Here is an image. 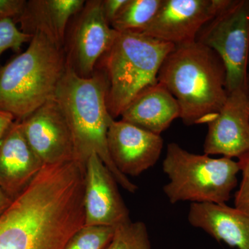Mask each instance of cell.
<instances>
[{
	"label": "cell",
	"mask_w": 249,
	"mask_h": 249,
	"mask_svg": "<svg viewBox=\"0 0 249 249\" xmlns=\"http://www.w3.org/2000/svg\"><path fill=\"white\" fill-rule=\"evenodd\" d=\"M157 80L178 101L180 119L186 125L207 124L227 99L222 59L197 41L175 46L162 64Z\"/></svg>",
	"instance_id": "2"
},
{
	"label": "cell",
	"mask_w": 249,
	"mask_h": 249,
	"mask_svg": "<svg viewBox=\"0 0 249 249\" xmlns=\"http://www.w3.org/2000/svg\"><path fill=\"white\" fill-rule=\"evenodd\" d=\"M229 0H163L151 24L142 34L175 46L196 41L206 23Z\"/></svg>",
	"instance_id": "10"
},
{
	"label": "cell",
	"mask_w": 249,
	"mask_h": 249,
	"mask_svg": "<svg viewBox=\"0 0 249 249\" xmlns=\"http://www.w3.org/2000/svg\"><path fill=\"white\" fill-rule=\"evenodd\" d=\"M115 178L96 154L85 165V226L117 227L130 221Z\"/></svg>",
	"instance_id": "11"
},
{
	"label": "cell",
	"mask_w": 249,
	"mask_h": 249,
	"mask_svg": "<svg viewBox=\"0 0 249 249\" xmlns=\"http://www.w3.org/2000/svg\"><path fill=\"white\" fill-rule=\"evenodd\" d=\"M84 0H29L16 24L27 35L42 34L63 48L69 24L84 6Z\"/></svg>",
	"instance_id": "16"
},
{
	"label": "cell",
	"mask_w": 249,
	"mask_h": 249,
	"mask_svg": "<svg viewBox=\"0 0 249 249\" xmlns=\"http://www.w3.org/2000/svg\"><path fill=\"white\" fill-rule=\"evenodd\" d=\"M27 3L26 0H0V22L12 19L16 23Z\"/></svg>",
	"instance_id": "23"
},
{
	"label": "cell",
	"mask_w": 249,
	"mask_h": 249,
	"mask_svg": "<svg viewBox=\"0 0 249 249\" xmlns=\"http://www.w3.org/2000/svg\"><path fill=\"white\" fill-rule=\"evenodd\" d=\"M13 201L14 200L0 187V215L9 207Z\"/></svg>",
	"instance_id": "26"
},
{
	"label": "cell",
	"mask_w": 249,
	"mask_h": 249,
	"mask_svg": "<svg viewBox=\"0 0 249 249\" xmlns=\"http://www.w3.org/2000/svg\"><path fill=\"white\" fill-rule=\"evenodd\" d=\"M63 48L42 34L0 68V110L22 121L54 97L66 71Z\"/></svg>",
	"instance_id": "4"
},
{
	"label": "cell",
	"mask_w": 249,
	"mask_h": 249,
	"mask_svg": "<svg viewBox=\"0 0 249 249\" xmlns=\"http://www.w3.org/2000/svg\"><path fill=\"white\" fill-rule=\"evenodd\" d=\"M85 168L44 165L0 215V249H64L85 226Z\"/></svg>",
	"instance_id": "1"
},
{
	"label": "cell",
	"mask_w": 249,
	"mask_h": 249,
	"mask_svg": "<svg viewBox=\"0 0 249 249\" xmlns=\"http://www.w3.org/2000/svg\"><path fill=\"white\" fill-rule=\"evenodd\" d=\"M111 160L124 176L137 177L160 160L163 147L161 136L126 121H111L107 132Z\"/></svg>",
	"instance_id": "13"
},
{
	"label": "cell",
	"mask_w": 249,
	"mask_h": 249,
	"mask_svg": "<svg viewBox=\"0 0 249 249\" xmlns=\"http://www.w3.org/2000/svg\"><path fill=\"white\" fill-rule=\"evenodd\" d=\"M21 124L28 142L44 165L76 160L71 127L55 98L31 113Z\"/></svg>",
	"instance_id": "9"
},
{
	"label": "cell",
	"mask_w": 249,
	"mask_h": 249,
	"mask_svg": "<svg viewBox=\"0 0 249 249\" xmlns=\"http://www.w3.org/2000/svg\"><path fill=\"white\" fill-rule=\"evenodd\" d=\"M108 81L106 74L96 68L92 76L81 78L67 67L55 91V98L71 127L76 161L85 167L92 154H96L115 178L129 193L138 186L116 168L108 151L107 132L114 120L108 110Z\"/></svg>",
	"instance_id": "3"
},
{
	"label": "cell",
	"mask_w": 249,
	"mask_h": 249,
	"mask_svg": "<svg viewBox=\"0 0 249 249\" xmlns=\"http://www.w3.org/2000/svg\"><path fill=\"white\" fill-rule=\"evenodd\" d=\"M105 249H152L145 223L130 220L116 227L112 239Z\"/></svg>",
	"instance_id": "19"
},
{
	"label": "cell",
	"mask_w": 249,
	"mask_h": 249,
	"mask_svg": "<svg viewBox=\"0 0 249 249\" xmlns=\"http://www.w3.org/2000/svg\"><path fill=\"white\" fill-rule=\"evenodd\" d=\"M32 36L24 34L12 19L0 22V56L8 49L18 52L24 43L30 42Z\"/></svg>",
	"instance_id": "21"
},
{
	"label": "cell",
	"mask_w": 249,
	"mask_h": 249,
	"mask_svg": "<svg viewBox=\"0 0 249 249\" xmlns=\"http://www.w3.org/2000/svg\"><path fill=\"white\" fill-rule=\"evenodd\" d=\"M163 171L168 182L163 193L170 204H227L237 185L238 162L187 151L176 142L167 146Z\"/></svg>",
	"instance_id": "6"
},
{
	"label": "cell",
	"mask_w": 249,
	"mask_h": 249,
	"mask_svg": "<svg viewBox=\"0 0 249 249\" xmlns=\"http://www.w3.org/2000/svg\"><path fill=\"white\" fill-rule=\"evenodd\" d=\"M116 35L103 16L102 0L85 1L67 28L63 46L67 67L81 78L92 76Z\"/></svg>",
	"instance_id": "8"
},
{
	"label": "cell",
	"mask_w": 249,
	"mask_h": 249,
	"mask_svg": "<svg viewBox=\"0 0 249 249\" xmlns=\"http://www.w3.org/2000/svg\"><path fill=\"white\" fill-rule=\"evenodd\" d=\"M247 93H248L249 96V54L248 60V68H247Z\"/></svg>",
	"instance_id": "27"
},
{
	"label": "cell",
	"mask_w": 249,
	"mask_h": 249,
	"mask_svg": "<svg viewBox=\"0 0 249 249\" xmlns=\"http://www.w3.org/2000/svg\"><path fill=\"white\" fill-rule=\"evenodd\" d=\"M188 220L218 242L249 249V214L237 208L227 204H191Z\"/></svg>",
	"instance_id": "15"
},
{
	"label": "cell",
	"mask_w": 249,
	"mask_h": 249,
	"mask_svg": "<svg viewBox=\"0 0 249 249\" xmlns=\"http://www.w3.org/2000/svg\"><path fill=\"white\" fill-rule=\"evenodd\" d=\"M15 121L14 116L11 114L0 110V142Z\"/></svg>",
	"instance_id": "25"
},
{
	"label": "cell",
	"mask_w": 249,
	"mask_h": 249,
	"mask_svg": "<svg viewBox=\"0 0 249 249\" xmlns=\"http://www.w3.org/2000/svg\"><path fill=\"white\" fill-rule=\"evenodd\" d=\"M163 0H128L111 27L117 32L142 34L151 24Z\"/></svg>",
	"instance_id": "18"
},
{
	"label": "cell",
	"mask_w": 249,
	"mask_h": 249,
	"mask_svg": "<svg viewBox=\"0 0 249 249\" xmlns=\"http://www.w3.org/2000/svg\"><path fill=\"white\" fill-rule=\"evenodd\" d=\"M20 121H15L0 142V187L14 200L42 169Z\"/></svg>",
	"instance_id": "14"
},
{
	"label": "cell",
	"mask_w": 249,
	"mask_h": 249,
	"mask_svg": "<svg viewBox=\"0 0 249 249\" xmlns=\"http://www.w3.org/2000/svg\"><path fill=\"white\" fill-rule=\"evenodd\" d=\"M196 41L213 50L222 59L226 69L228 94L235 90L247 89L249 0H229L205 24Z\"/></svg>",
	"instance_id": "7"
},
{
	"label": "cell",
	"mask_w": 249,
	"mask_h": 249,
	"mask_svg": "<svg viewBox=\"0 0 249 249\" xmlns=\"http://www.w3.org/2000/svg\"><path fill=\"white\" fill-rule=\"evenodd\" d=\"M127 1L128 0H102L103 16L109 25L120 14Z\"/></svg>",
	"instance_id": "24"
},
{
	"label": "cell",
	"mask_w": 249,
	"mask_h": 249,
	"mask_svg": "<svg viewBox=\"0 0 249 249\" xmlns=\"http://www.w3.org/2000/svg\"><path fill=\"white\" fill-rule=\"evenodd\" d=\"M180 115L177 100L157 82L139 93L124 108L121 117V120L160 135Z\"/></svg>",
	"instance_id": "17"
},
{
	"label": "cell",
	"mask_w": 249,
	"mask_h": 249,
	"mask_svg": "<svg viewBox=\"0 0 249 249\" xmlns=\"http://www.w3.org/2000/svg\"><path fill=\"white\" fill-rule=\"evenodd\" d=\"M116 227H88L80 229L64 249H105L112 239Z\"/></svg>",
	"instance_id": "20"
},
{
	"label": "cell",
	"mask_w": 249,
	"mask_h": 249,
	"mask_svg": "<svg viewBox=\"0 0 249 249\" xmlns=\"http://www.w3.org/2000/svg\"><path fill=\"white\" fill-rule=\"evenodd\" d=\"M175 47L142 34L116 31L96 67L107 78V107L113 119L142 90L157 83L162 64Z\"/></svg>",
	"instance_id": "5"
},
{
	"label": "cell",
	"mask_w": 249,
	"mask_h": 249,
	"mask_svg": "<svg viewBox=\"0 0 249 249\" xmlns=\"http://www.w3.org/2000/svg\"><path fill=\"white\" fill-rule=\"evenodd\" d=\"M205 155L240 158L249 151V96L247 89L229 93L215 117L208 123Z\"/></svg>",
	"instance_id": "12"
},
{
	"label": "cell",
	"mask_w": 249,
	"mask_h": 249,
	"mask_svg": "<svg viewBox=\"0 0 249 249\" xmlns=\"http://www.w3.org/2000/svg\"><path fill=\"white\" fill-rule=\"evenodd\" d=\"M242 179L236 191L234 207L249 214V151L238 159Z\"/></svg>",
	"instance_id": "22"
}]
</instances>
